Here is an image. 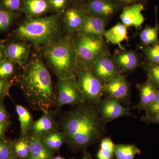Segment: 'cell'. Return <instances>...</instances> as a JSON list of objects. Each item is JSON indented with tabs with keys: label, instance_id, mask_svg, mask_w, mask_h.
Returning <instances> with one entry per match:
<instances>
[{
	"label": "cell",
	"instance_id": "e575fe53",
	"mask_svg": "<svg viewBox=\"0 0 159 159\" xmlns=\"http://www.w3.org/2000/svg\"><path fill=\"white\" fill-rule=\"evenodd\" d=\"M149 117L155 116L159 112V87H157L156 98L152 104L146 110Z\"/></svg>",
	"mask_w": 159,
	"mask_h": 159
},
{
	"label": "cell",
	"instance_id": "ac0fdd59",
	"mask_svg": "<svg viewBox=\"0 0 159 159\" xmlns=\"http://www.w3.org/2000/svg\"><path fill=\"white\" fill-rule=\"evenodd\" d=\"M106 20L102 18L86 13L82 27L79 31L103 39Z\"/></svg>",
	"mask_w": 159,
	"mask_h": 159
},
{
	"label": "cell",
	"instance_id": "8d00e7d4",
	"mask_svg": "<svg viewBox=\"0 0 159 159\" xmlns=\"http://www.w3.org/2000/svg\"><path fill=\"white\" fill-rule=\"evenodd\" d=\"M119 7H125L136 4H142L143 0H111Z\"/></svg>",
	"mask_w": 159,
	"mask_h": 159
},
{
	"label": "cell",
	"instance_id": "30bf717a",
	"mask_svg": "<svg viewBox=\"0 0 159 159\" xmlns=\"http://www.w3.org/2000/svg\"><path fill=\"white\" fill-rule=\"evenodd\" d=\"M86 13L107 20L119 8L111 0H90L80 4Z\"/></svg>",
	"mask_w": 159,
	"mask_h": 159
},
{
	"label": "cell",
	"instance_id": "ffe728a7",
	"mask_svg": "<svg viewBox=\"0 0 159 159\" xmlns=\"http://www.w3.org/2000/svg\"><path fill=\"white\" fill-rule=\"evenodd\" d=\"M103 37L108 42L118 46L120 50H124L121 43L128 39L127 28L122 23H118L110 29L105 30Z\"/></svg>",
	"mask_w": 159,
	"mask_h": 159
},
{
	"label": "cell",
	"instance_id": "52a82bcc",
	"mask_svg": "<svg viewBox=\"0 0 159 159\" xmlns=\"http://www.w3.org/2000/svg\"><path fill=\"white\" fill-rule=\"evenodd\" d=\"M55 105L60 108L65 105H79L85 102L77 84L76 76L58 79Z\"/></svg>",
	"mask_w": 159,
	"mask_h": 159
},
{
	"label": "cell",
	"instance_id": "4316f807",
	"mask_svg": "<svg viewBox=\"0 0 159 159\" xmlns=\"http://www.w3.org/2000/svg\"><path fill=\"white\" fill-rule=\"evenodd\" d=\"M16 65L6 59L0 62V79L12 80L16 72Z\"/></svg>",
	"mask_w": 159,
	"mask_h": 159
},
{
	"label": "cell",
	"instance_id": "1f68e13d",
	"mask_svg": "<svg viewBox=\"0 0 159 159\" xmlns=\"http://www.w3.org/2000/svg\"><path fill=\"white\" fill-rule=\"evenodd\" d=\"M23 0H1L0 6L12 12L22 10Z\"/></svg>",
	"mask_w": 159,
	"mask_h": 159
},
{
	"label": "cell",
	"instance_id": "f6af8a7d",
	"mask_svg": "<svg viewBox=\"0 0 159 159\" xmlns=\"http://www.w3.org/2000/svg\"><path fill=\"white\" fill-rule=\"evenodd\" d=\"M11 159H17V158H16V157H14L13 158H12Z\"/></svg>",
	"mask_w": 159,
	"mask_h": 159
},
{
	"label": "cell",
	"instance_id": "836d02e7",
	"mask_svg": "<svg viewBox=\"0 0 159 159\" xmlns=\"http://www.w3.org/2000/svg\"><path fill=\"white\" fill-rule=\"evenodd\" d=\"M115 145L110 138H106L101 141L99 150L105 153L114 155L115 154Z\"/></svg>",
	"mask_w": 159,
	"mask_h": 159
},
{
	"label": "cell",
	"instance_id": "60d3db41",
	"mask_svg": "<svg viewBox=\"0 0 159 159\" xmlns=\"http://www.w3.org/2000/svg\"><path fill=\"white\" fill-rule=\"evenodd\" d=\"M149 122L152 123H158L159 124V112L155 116L150 118H148V120Z\"/></svg>",
	"mask_w": 159,
	"mask_h": 159
},
{
	"label": "cell",
	"instance_id": "83f0119b",
	"mask_svg": "<svg viewBox=\"0 0 159 159\" xmlns=\"http://www.w3.org/2000/svg\"><path fill=\"white\" fill-rule=\"evenodd\" d=\"M16 18L15 12L0 6V32L6 31L13 24Z\"/></svg>",
	"mask_w": 159,
	"mask_h": 159
},
{
	"label": "cell",
	"instance_id": "6da1fadb",
	"mask_svg": "<svg viewBox=\"0 0 159 159\" xmlns=\"http://www.w3.org/2000/svg\"><path fill=\"white\" fill-rule=\"evenodd\" d=\"M84 103L65 114L61 120L66 142L75 148H85L102 138L105 132L99 111Z\"/></svg>",
	"mask_w": 159,
	"mask_h": 159
},
{
	"label": "cell",
	"instance_id": "74e56055",
	"mask_svg": "<svg viewBox=\"0 0 159 159\" xmlns=\"http://www.w3.org/2000/svg\"><path fill=\"white\" fill-rule=\"evenodd\" d=\"M9 121H10L9 113L6 110L3 102H1L0 103V122H9Z\"/></svg>",
	"mask_w": 159,
	"mask_h": 159
},
{
	"label": "cell",
	"instance_id": "9a60e30c",
	"mask_svg": "<svg viewBox=\"0 0 159 159\" xmlns=\"http://www.w3.org/2000/svg\"><path fill=\"white\" fill-rule=\"evenodd\" d=\"M86 12L80 6L66 9L64 12L63 22L69 34L80 31L84 20Z\"/></svg>",
	"mask_w": 159,
	"mask_h": 159
},
{
	"label": "cell",
	"instance_id": "4dcf8cb0",
	"mask_svg": "<svg viewBox=\"0 0 159 159\" xmlns=\"http://www.w3.org/2000/svg\"><path fill=\"white\" fill-rule=\"evenodd\" d=\"M14 157L11 141L6 138L0 139V159H11Z\"/></svg>",
	"mask_w": 159,
	"mask_h": 159
},
{
	"label": "cell",
	"instance_id": "d590c367",
	"mask_svg": "<svg viewBox=\"0 0 159 159\" xmlns=\"http://www.w3.org/2000/svg\"><path fill=\"white\" fill-rule=\"evenodd\" d=\"M69 0H50L52 10L60 12L63 11L67 6Z\"/></svg>",
	"mask_w": 159,
	"mask_h": 159
},
{
	"label": "cell",
	"instance_id": "8992f818",
	"mask_svg": "<svg viewBox=\"0 0 159 159\" xmlns=\"http://www.w3.org/2000/svg\"><path fill=\"white\" fill-rule=\"evenodd\" d=\"M76 80L84 101L89 105H99L103 95V84L88 68L79 66Z\"/></svg>",
	"mask_w": 159,
	"mask_h": 159
},
{
	"label": "cell",
	"instance_id": "7c38bea8",
	"mask_svg": "<svg viewBox=\"0 0 159 159\" xmlns=\"http://www.w3.org/2000/svg\"><path fill=\"white\" fill-rule=\"evenodd\" d=\"M99 112L104 122H110L124 116H132L129 109L122 106L118 100L104 99L100 102Z\"/></svg>",
	"mask_w": 159,
	"mask_h": 159
},
{
	"label": "cell",
	"instance_id": "ab89813d",
	"mask_svg": "<svg viewBox=\"0 0 159 159\" xmlns=\"http://www.w3.org/2000/svg\"><path fill=\"white\" fill-rule=\"evenodd\" d=\"M6 59V57L4 44L2 41L0 40V62Z\"/></svg>",
	"mask_w": 159,
	"mask_h": 159
},
{
	"label": "cell",
	"instance_id": "7bdbcfd3",
	"mask_svg": "<svg viewBox=\"0 0 159 159\" xmlns=\"http://www.w3.org/2000/svg\"><path fill=\"white\" fill-rule=\"evenodd\" d=\"M74 2L80 3V4H82L83 3L85 2H88L90 0H71Z\"/></svg>",
	"mask_w": 159,
	"mask_h": 159
},
{
	"label": "cell",
	"instance_id": "f35d334b",
	"mask_svg": "<svg viewBox=\"0 0 159 159\" xmlns=\"http://www.w3.org/2000/svg\"><path fill=\"white\" fill-rule=\"evenodd\" d=\"M11 124L10 121L0 122V139L6 138V132Z\"/></svg>",
	"mask_w": 159,
	"mask_h": 159
},
{
	"label": "cell",
	"instance_id": "8fae6325",
	"mask_svg": "<svg viewBox=\"0 0 159 159\" xmlns=\"http://www.w3.org/2000/svg\"><path fill=\"white\" fill-rule=\"evenodd\" d=\"M90 69L103 84L119 74V70L110 54L101 57Z\"/></svg>",
	"mask_w": 159,
	"mask_h": 159
},
{
	"label": "cell",
	"instance_id": "484cf974",
	"mask_svg": "<svg viewBox=\"0 0 159 159\" xmlns=\"http://www.w3.org/2000/svg\"><path fill=\"white\" fill-rule=\"evenodd\" d=\"M141 151L135 145L132 144L115 145V154L117 159H134Z\"/></svg>",
	"mask_w": 159,
	"mask_h": 159
},
{
	"label": "cell",
	"instance_id": "603a6c76",
	"mask_svg": "<svg viewBox=\"0 0 159 159\" xmlns=\"http://www.w3.org/2000/svg\"><path fill=\"white\" fill-rule=\"evenodd\" d=\"M11 141L14 157L19 159H28L31 152L30 137H20Z\"/></svg>",
	"mask_w": 159,
	"mask_h": 159
},
{
	"label": "cell",
	"instance_id": "ba28073f",
	"mask_svg": "<svg viewBox=\"0 0 159 159\" xmlns=\"http://www.w3.org/2000/svg\"><path fill=\"white\" fill-rule=\"evenodd\" d=\"M59 125L56 120V111L50 110L43 112L42 116L34 121L31 126L29 137L42 140L48 134L58 130Z\"/></svg>",
	"mask_w": 159,
	"mask_h": 159
},
{
	"label": "cell",
	"instance_id": "5bb4252c",
	"mask_svg": "<svg viewBox=\"0 0 159 159\" xmlns=\"http://www.w3.org/2000/svg\"><path fill=\"white\" fill-rule=\"evenodd\" d=\"M144 6L142 4H136L122 8L120 15L121 23L126 26L134 27L136 29L141 28L145 19L142 13Z\"/></svg>",
	"mask_w": 159,
	"mask_h": 159
},
{
	"label": "cell",
	"instance_id": "ee69618b",
	"mask_svg": "<svg viewBox=\"0 0 159 159\" xmlns=\"http://www.w3.org/2000/svg\"><path fill=\"white\" fill-rule=\"evenodd\" d=\"M52 159H66L65 158L63 157H62L57 156L56 157H54Z\"/></svg>",
	"mask_w": 159,
	"mask_h": 159
},
{
	"label": "cell",
	"instance_id": "3957f363",
	"mask_svg": "<svg viewBox=\"0 0 159 159\" xmlns=\"http://www.w3.org/2000/svg\"><path fill=\"white\" fill-rule=\"evenodd\" d=\"M61 26L57 15L27 19L13 31L19 41L28 42L36 47H46L59 39Z\"/></svg>",
	"mask_w": 159,
	"mask_h": 159
},
{
	"label": "cell",
	"instance_id": "e0dca14e",
	"mask_svg": "<svg viewBox=\"0 0 159 159\" xmlns=\"http://www.w3.org/2000/svg\"><path fill=\"white\" fill-rule=\"evenodd\" d=\"M51 10L50 0H23L21 11L28 19L41 17Z\"/></svg>",
	"mask_w": 159,
	"mask_h": 159
},
{
	"label": "cell",
	"instance_id": "7a4b0ae2",
	"mask_svg": "<svg viewBox=\"0 0 159 159\" xmlns=\"http://www.w3.org/2000/svg\"><path fill=\"white\" fill-rule=\"evenodd\" d=\"M18 82L29 105L45 112L55 105V94L51 74L39 57H34L23 66Z\"/></svg>",
	"mask_w": 159,
	"mask_h": 159
},
{
	"label": "cell",
	"instance_id": "f1b7e54d",
	"mask_svg": "<svg viewBox=\"0 0 159 159\" xmlns=\"http://www.w3.org/2000/svg\"><path fill=\"white\" fill-rule=\"evenodd\" d=\"M147 62L159 64V43L145 46L143 48Z\"/></svg>",
	"mask_w": 159,
	"mask_h": 159
},
{
	"label": "cell",
	"instance_id": "b9f144b4",
	"mask_svg": "<svg viewBox=\"0 0 159 159\" xmlns=\"http://www.w3.org/2000/svg\"><path fill=\"white\" fill-rule=\"evenodd\" d=\"M81 159H93L90 155L88 152H84Z\"/></svg>",
	"mask_w": 159,
	"mask_h": 159
},
{
	"label": "cell",
	"instance_id": "7402d4cb",
	"mask_svg": "<svg viewBox=\"0 0 159 159\" xmlns=\"http://www.w3.org/2000/svg\"><path fill=\"white\" fill-rule=\"evenodd\" d=\"M16 111L18 116L20 128V137H29V132L34 121L29 109L20 104H16Z\"/></svg>",
	"mask_w": 159,
	"mask_h": 159
},
{
	"label": "cell",
	"instance_id": "f546056e",
	"mask_svg": "<svg viewBox=\"0 0 159 159\" xmlns=\"http://www.w3.org/2000/svg\"><path fill=\"white\" fill-rule=\"evenodd\" d=\"M143 67L148 75V79L159 87V64L147 62L143 65Z\"/></svg>",
	"mask_w": 159,
	"mask_h": 159
},
{
	"label": "cell",
	"instance_id": "cb8c5ba5",
	"mask_svg": "<svg viewBox=\"0 0 159 159\" xmlns=\"http://www.w3.org/2000/svg\"><path fill=\"white\" fill-rule=\"evenodd\" d=\"M159 25L157 20L154 27L147 26L139 33L140 41L145 46H150L159 43Z\"/></svg>",
	"mask_w": 159,
	"mask_h": 159
},
{
	"label": "cell",
	"instance_id": "9c48e42d",
	"mask_svg": "<svg viewBox=\"0 0 159 159\" xmlns=\"http://www.w3.org/2000/svg\"><path fill=\"white\" fill-rule=\"evenodd\" d=\"M129 84L124 76L118 74L103 84V94L110 99L119 102L127 99L129 95Z\"/></svg>",
	"mask_w": 159,
	"mask_h": 159
},
{
	"label": "cell",
	"instance_id": "277c9868",
	"mask_svg": "<svg viewBox=\"0 0 159 159\" xmlns=\"http://www.w3.org/2000/svg\"><path fill=\"white\" fill-rule=\"evenodd\" d=\"M43 49V56L57 79L76 76L79 63L73 38H60Z\"/></svg>",
	"mask_w": 159,
	"mask_h": 159
},
{
	"label": "cell",
	"instance_id": "d6a6232c",
	"mask_svg": "<svg viewBox=\"0 0 159 159\" xmlns=\"http://www.w3.org/2000/svg\"><path fill=\"white\" fill-rule=\"evenodd\" d=\"M14 84L13 80H5L0 79V103L3 102L4 98L9 96V90Z\"/></svg>",
	"mask_w": 159,
	"mask_h": 159
},
{
	"label": "cell",
	"instance_id": "44dd1931",
	"mask_svg": "<svg viewBox=\"0 0 159 159\" xmlns=\"http://www.w3.org/2000/svg\"><path fill=\"white\" fill-rule=\"evenodd\" d=\"M30 137L31 150L28 159H52L54 151L45 145L41 139Z\"/></svg>",
	"mask_w": 159,
	"mask_h": 159
},
{
	"label": "cell",
	"instance_id": "5b68a950",
	"mask_svg": "<svg viewBox=\"0 0 159 159\" xmlns=\"http://www.w3.org/2000/svg\"><path fill=\"white\" fill-rule=\"evenodd\" d=\"M73 39L79 66L90 69L101 57L110 54L103 39L80 31Z\"/></svg>",
	"mask_w": 159,
	"mask_h": 159
},
{
	"label": "cell",
	"instance_id": "d4e9b609",
	"mask_svg": "<svg viewBox=\"0 0 159 159\" xmlns=\"http://www.w3.org/2000/svg\"><path fill=\"white\" fill-rule=\"evenodd\" d=\"M42 141L46 146L54 152L59 149L66 142L65 136L61 131L59 130L48 134L42 139Z\"/></svg>",
	"mask_w": 159,
	"mask_h": 159
},
{
	"label": "cell",
	"instance_id": "4fadbf2b",
	"mask_svg": "<svg viewBox=\"0 0 159 159\" xmlns=\"http://www.w3.org/2000/svg\"><path fill=\"white\" fill-rule=\"evenodd\" d=\"M7 59L20 66H23L29 61L30 46L25 42H10L4 45Z\"/></svg>",
	"mask_w": 159,
	"mask_h": 159
},
{
	"label": "cell",
	"instance_id": "2e32d148",
	"mask_svg": "<svg viewBox=\"0 0 159 159\" xmlns=\"http://www.w3.org/2000/svg\"><path fill=\"white\" fill-rule=\"evenodd\" d=\"M119 70L129 72L136 69L140 65V58L134 51L124 50L117 51L112 56Z\"/></svg>",
	"mask_w": 159,
	"mask_h": 159
},
{
	"label": "cell",
	"instance_id": "d6986e66",
	"mask_svg": "<svg viewBox=\"0 0 159 159\" xmlns=\"http://www.w3.org/2000/svg\"><path fill=\"white\" fill-rule=\"evenodd\" d=\"M149 79L139 87L140 101L137 106L139 110H146L150 106L156 98L157 88Z\"/></svg>",
	"mask_w": 159,
	"mask_h": 159
}]
</instances>
